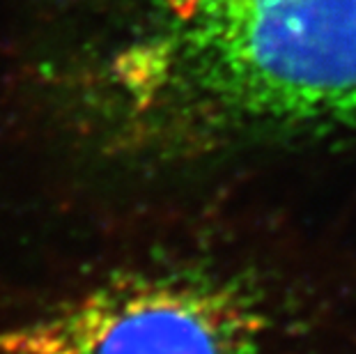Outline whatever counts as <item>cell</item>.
Here are the masks:
<instances>
[{
    "mask_svg": "<svg viewBox=\"0 0 356 354\" xmlns=\"http://www.w3.org/2000/svg\"><path fill=\"white\" fill-rule=\"evenodd\" d=\"M83 74L154 145L356 134V0H131Z\"/></svg>",
    "mask_w": 356,
    "mask_h": 354,
    "instance_id": "6da1fadb",
    "label": "cell"
},
{
    "mask_svg": "<svg viewBox=\"0 0 356 354\" xmlns=\"http://www.w3.org/2000/svg\"><path fill=\"white\" fill-rule=\"evenodd\" d=\"M269 327V308L248 278L134 269L0 331V354H260Z\"/></svg>",
    "mask_w": 356,
    "mask_h": 354,
    "instance_id": "7a4b0ae2",
    "label": "cell"
}]
</instances>
